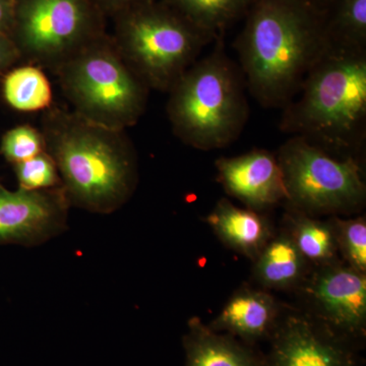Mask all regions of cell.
Here are the masks:
<instances>
[{"label": "cell", "mask_w": 366, "mask_h": 366, "mask_svg": "<svg viewBox=\"0 0 366 366\" xmlns=\"http://www.w3.org/2000/svg\"><path fill=\"white\" fill-rule=\"evenodd\" d=\"M269 343L264 366H360L355 344L305 312H282Z\"/></svg>", "instance_id": "30bf717a"}, {"label": "cell", "mask_w": 366, "mask_h": 366, "mask_svg": "<svg viewBox=\"0 0 366 366\" xmlns=\"http://www.w3.org/2000/svg\"><path fill=\"white\" fill-rule=\"evenodd\" d=\"M40 131L71 207L108 215L131 199L139 168L127 132L54 105L43 112Z\"/></svg>", "instance_id": "6da1fadb"}, {"label": "cell", "mask_w": 366, "mask_h": 366, "mask_svg": "<svg viewBox=\"0 0 366 366\" xmlns=\"http://www.w3.org/2000/svg\"><path fill=\"white\" fill-rule=\"evenodd\" d=\"M184 366H264V354L235 337L192 317L182 338Z\"/></svg>", "instance_id": "5bb4252c"}, {"label": "cell", "mask_w": 366, "mask_h": 366, "mask_svg": "<svg viewBox=\"0 0 366 366\" xmlns=\"http://www.w3.org/2000/svg\"><path fill=\"white\" fill-rule=\"evenodd\" d=\"M282 315L274 296L264 290L242 288L209 322L212 330L230 335L250 346L268 340Z\"/></svg>", "instance_id": "4fadbf2b"}, {"label": "cell", "mask_w": 366, "mask_h": 366, "mask_svg": "<svg viewBox=\"0 0 366 366\" xmlns=\"http://www.w3.org/2000/svg\"><path fill=\"white\" fill-rule=\"evenodd\" d=\"M215 166L223 189L247 208L259 212L287 201L283 172L271 152L254 149L237 157L219 158Z\"/></svg>", "instance_id": "7c38bea8"}, {"label": "cell", "mask_w": 366, "mask_h": 366, "mask_svg": "<svg viewBox=\"0 0 366 366\" xmlns=\"http://www.w3.org/2000/svg\"><path fill=\"white\" fill-rule=\"evenodd\" d=\"M289 208L307 215L349 213L362 208L366 187L360 161L340 157L292 136L277 154Z\"/></svg>", "instance_id": "52a82bcc"}, {"label": "cell", "mask_w": 366, "mask_h": 366, "mask_svg": "<svg viewBox=\"0 0 366 366\" xmlns=\"http://www.w3.org/2000/svg\"><path fill=\"white\" fill-rule=\"evenodd\" d=\"M112 20L115 45L150 90L169 92L216 41L162 0L129 7Z\"/></svg>", "instance_id": "5b68a950"}, {"label": "cell", "mask_w": 366, "mask_h": 366, "mask_svg": "<svg viewBox=\"0 0 366 366\" xmlns=\"http://www.w3.org/2000/svg\"><path fill=\"white\" fill-rule=\"evenodd\" d=\"M104 14L92 0H14L11 38L21 61L53 74L106 30Z\"/></svg>", "instance_id": "ba28073f"}, {"label": "cell", "mask_w": 366, "mask_h": 366, "mask_svg": "<svg viewBox=\"0 0 366 366\" xmlns=\"http://www.w3.org/2000/svg\"><path fill=\"white\" fill-rule=\"evenodd\" d=\"M44 137L32 125H18L4 134L0 153L7 162L16 165L45 152Z\"/></svg>", "instance_id": "7402d4cb"}, {"label": "cell", "mask_w": 366, "mask_h": 366, "mask_svg": "<svg viewBox=\"0 0 366 366\" xmlns=\"http://www.w3.org/2000/svg\"><path fill=\"white\" fill-rule=\"evenodd\" d=\"M255 280L272 290L300 288L308 274V262L286 231L273 236L254 259Z\"/></svg>", "instance_id": "2e32d148"}, {"label": "cell", "mask_w": 366, "mask_h": 366, "mask_svg": "<svg viewBox=\"0 0 366 366\" xmlns=\"http://www.w3.org/2000/svg\"><path fill=\"white\" fill-rule=\"evenodd\" d=\"M2 95L9 106L20 112H44L53 105L51 84L44 71L33 64L6 72Z\"/></svg>", "instance_id": "ac0fdd59"}, {"label": "cell", "mask_w": 366, "mask_h": 366, "mask_svg": "<svg viewBox=\"0 0 366 366\" xmlns=\"http://www.w3.org/2000/svg\"><path fill=\"white\" fill-rule=\"evenodd\" d=\"M69 208L62 187L11 192L0 184V245L44 244L66 232Z\"/></svg>", "instance_id": "8fae6325"}, {"label": "cell", "mask_w": 366, "mask_h": 366, "mask_svg": "<svg viewBox=\"0 0 366 366\" xmlns=\"http://www.w3.org/2000/svg\"><path fill=\"white\" fill-rule=\"evenodd\" d=\"M21 55L11 36L0 33V74L14 69Z\"/></svg>", "instance_id": "cb8c5ba5"}, {"label": "cell", "mask_w": 366, "mask_h": 366, "mask_svg": "<svg viewBox=\"0 0 366 366\" xmlns=\"http://www.w3.org/2000/svg\"><path fill=\"white\" fill-rule=\"evenodd\" d=\"M224 38L172 86L167 115L173 134L197 150L222 149L242 134L249 118L242 69L229 59Z\"/></svg>", "instance_id": "277c9868"}, {"label": "cell", "mask_w": 366, "mask_h": 366, "mask_svg": "<svg viewBox=\"0 0 366 366\" xmlns=\"http://www.w3.org/2000/svg\"><path fill=\"white\" fill-rule=\"evenodd\" d=\"M19 189L43 190L61 187L56 164L47 152L14 165Z\"/></svg>", "instance_id": "603a6c76"}, {"label": "cell", "mask_w": 366, "mask_h": 366, "mask_svg": "<svg viewBox=\"0 0 366 366\" xmlns=\"http://www.w3.org/2000/svg\"><path fill=\"white\" fill-rule=\"evenodd\" d=\"M214 39L245 18L254 0H162Z\"/></svg>", "instance_id": "e0dca14e"}, {"label": "cell", "mask_w": 366, "mask_h": 366, "mask_svg": "<svg viewBox=\"0 0 366 366\" xmlns=\"http://www.w3.org/2000/svg\"><path fill=\"white\" fill-rule=\"evenodd\" d=\"M337 249L344 262L357 271L366 273V220L365 216L353 219L333 217Z\"/></svg>", "instance_id": "44dd1931"}, {"label": "cell", "mask_w": 366, "mask_h": 366, "mask_svg": "<svg viewBox=\"0 0 366 366\" xmlns=\"http://www.w3.org/2000/svg\"><path fill=\"white\" fill-rule=\"evenodd\" d=\"M327 45L324 16L300 0H254L236 40L245 85L268 108L295 97Z\"/></svg>", "instance_id": "7a4b0ae2"}, {"label": "cell", "mask_w": 366, "mask_h": 366, "mask_svg": "<svg viewBox=\"0 0 366 366\" xmlns=\"http://www.w3.org/2000/svg\"><path fill=\"white\" fill-rule=\"evenodd\" d=\"M14 19V0H0V33L11 36Z\"/></svg>", "instance_id": "484cf974"}, {"label": "cell", "mask_w": 366, "mask_h": 366, "mask_svg": "<svg viewBox=\"0 0 366 366\" xmlns=\"http://www.w3.org/2000/svg\"><path fill=\"white\" fill-rule=\"evenodd\" d=\"M300 1L324 16L327 7L331 4L332 0H300Z\"/></svg>", "instance_id": "4316f807"}, {"label": "cell", "mask_w": 366, "mask_h": 366, "mask_svg": "<svg viewBox=\"0 0 366 366\" xmlns=\"http://www.w3.org/2000/svg\"><path fill=\"white\" fill-rule=\"evenodd\" d=\"M285 107L280 129L340 156L362 149L366 125V50L327 45Z\"/></svg>", "instance_id": "3957f363"}, {"label": "cell", "mask_w": 366, "mask_h": 366, "mask_svg": "<svg viewBox=\"0 0 366 366\" xmlns=\"http://www.w3.org/2000/svg\"><path fill=\"white\" fill-rule=\"evenodd\" d=\"M324 25L330 46L366 50V0H332Z\"/></svg>", "instance_id": "ffe728a7"}, {"label": "cell", "mask_w": 366, "mask_h": 366, "mask_svg": "<svg viewBox=\"0 0 366 366\" xmlns=\"http://www.w3.org/2000/svg\"><path fill=\"white\" fill-rule=\"evenodd\" d=\"M215 234L237 254L254 261L273 237L271 223L259 212L221 199L206 219Z\"/></svg>", "instance_id": "9a60e30c"}, {"label": "cell", "mask_w": 366, "mask_h": 366, "mask_svg": "<svg viewBox=\"0 0 366 366\" xmlns=\"http://www.w3.org/2000/svg\"><path fill=\"white\" fill-rule=\"evenodd\" d=\"M286 232L308 264L315 266L337 259V243L331 221L317 220L312 215L289 208L285 216Z\"/></svg>", "instance_id": "d6986e66"}, {"label": "cell", "mask_w": 366, "mask_h": 366, "mask_svg": "<svg viewBox=\"0 0 366 366\" xmlns=\"http://www.w3.org/2000/svg\"><path fill=\"white\" fill-rule=\"evenodd\" d=\"M315 267L300 287L305 312L358 346L366 336V273L337 259Z\"/></svg>", "instance_id": "9c48e42d"}, {"label": "cell", "mask_w": 366, "mask_h": 366, "mask_svg": "<svg viewBox=\"0 0 366 366\" xmlns=\"http://www.w3.org/2000/svg\"><path fill=\"white\" fill-rule=\"evenodd\" d=\"M54 74L72 112L92 122L125 131L146 112L151 90L124 59L110 33L92 41Z\"/></svg>", "instance_id": "8992f818"}, {"label": "cell", "mask_w": 366, "mask_h": 366, "mask_svg": "<svg viewBox=\"0 0 366 366\" xmlns=\"http://www.w3.org/2000/svg\"><path fill=\"white\" fill-rule=\"evenodd\" d=\"M98 9L104 14L106 18L112 19L113 16L129 9V7L151 1V0H92Z\"/></svg>", "instance_id": "d4e9b609"}]
</instances>
